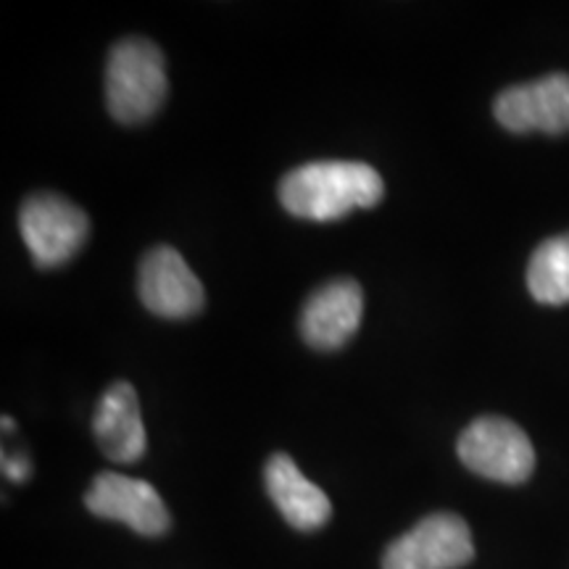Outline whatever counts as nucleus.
<instances>
[{"label":"nucleus","instance_id":"nucleus-1","mask_svg":"<svg viewBox=\"0 0 569 569\" xmlns=\"http://www.w3.org/2000/svg\"><path fill=\"white\" fill-rule=\"evenodd\" d=\"M386 196L380 172L365 161H315L282 177L280 203L309 222H332L356 209H372Z\"/></svg>","mask_w":569,"mask_h":569},{"label":"nucleus","instance_id":"nucleus-2","mask_svg":"<svg viewBox=\"0 0 569 569\" xmlns=\"http://www.w3.org/2000/svg\"><path fill=\"white\" fill-rule=\"evenodd\" d=\"M163 53L151 40L127 38L113 46L106 67V103L122 124L148 122L167 98Z\"/></svg>","mask_w":569,"mask_h":569},{"label":"nucleus","instance_id":"nucleus-3","mask_svg":"<svg viewBox=\"0 0 569 569\" xmlns=\"http://www.w3.org/2000/svg\"><path fill=\"white\" fill-rule=\"evenodd\" d=\"M459 459L480 478L519 486L536 469V451L525 430L503 417H480L461 432Z\"/></svg>","mask_w":569,"mask_h":569},{"label":"nucleus","instance_id":"nucleus-4","mask_svg":"<svg viewBox=\"0 0 569 569\" xmlns=\"http://www.w3.org/2000/svg\"><path fill=\"white\" fill-rule=\"evenodd\" d=\"M19 230L38 267H61L80 253L90 234L88 213L56 193L30 196L19 211Z\"/></svg>","mask_w":569,"mask_h":569},{"label":"nucleus","instance_id":"nucleus-5","mask_svg":"<svg viewBox=\"0 0 569 569\" xmlns=\"http://www.w3.org/2000/svg\"><path fill=\"white\" fill-rule=\"evenodd\" d=\"M475 557L472 532L459 515H430L388 546L382 569H461Z\"/></svg>","mask_w":569,"mask_h":569},{"label":"nucleus","instance_id":"nucleus-6","mask_svg":"<svg viewBox=\"0 0 569 569\" xmlns=\"http://www.w3.org/2000/svg\"><path fill=\"white\" fill-rule=\"evenodd\" d=\"M138 293L146 309L163 319L196 317L206 303L201 280L172 246H156L142 256Z\"/></svg>","mask_w":569,"mask_h":569},{"label":"nucleus","instance_id":"nucleus-7","mask_svg":"<svg viewBox=\"0 0 569 569\" xmlns=\"http://www.w3.org/2000/svg\"><path fill=\"white\" fill-rule=\"evenodd\" d=\"M84 507L96 517L122 522L148 538L163 536L172 525V515L151 482L117 472H101L92 480Z\"/></svg>","mask_w":569,"mask_h":569},{"label":"nucleus","instance_id":"nucleus-8","mask_svg":"<svg viewBox=\"0 0 569 569\" xmlns=\"http://www.w3.org/2000/svg\"><path fill=\"white\" fill-rule=\"evenodd\" d=\"M493 111L498 124L509 132L565 134L569 132V74L557 71L503 90L496 98Z\"/></svg>","mask_w":569,"mask_h":569},{"label":"nucleus","instance_id":"nucleus-9","mask_svg":"<svg viewBox=\"0 0 569 569\" xmlns=\"http://www.w3.org/2000/svg\"><path fill=\"white\" fill-rule=\"evenodd\" d=\"M365 315V293L356 280H332L301 311V336L317 351H338L356 336Z\"/></svg>","mask_w":569,"mask_h":569},{"label":"nucleus","instance_id":"nucleus-10","mask_svg":"<svg viewBox=\"0 0 569 569\" xmlns=\"http://www.w3.org/2000/svg\"><path fill=\"white\" fill-rule=\"evenodd\" d=\"M92 436L106 459L132 465L146 453L148 438L140 417L138 393L130 382H113L106 388L92 417Z\"/></svg>","mask_w":569,"mask_h":569},{"label":"nucleus","instance_id":"nucleus-11","mask_svg":"<svg viewBox=\"0 0 569 569\" xmlns=\"http://www.w3.org/2000/svg\"><path fill=\"white\" fill-rule=\"evenodd\" d=\"M264 482L280 515L296 530L311 532L330 522L332 503L322 488H317L288 453H274L267 461Z\"/></svg>","mask_w":569,"mask_h":569},{"label":"nucleus","instance_id":"nucleus-12","mask_svg":"<svg viewBox=\"0 0 569 569\" xmlns=\"http://www.w3.org/2000/svg\"><path fill=\"white\" fill-rule=\"evenodd\" d=\"M528 290L543 306L569 303V234L536 248L528 267Z\"/></svg>","mask_w":569,"mask_h":569},{"label":"nucleus","instance_id":"nucleus-13","mask_svg":"<svg viewBox=\"0 0 569 569\" xmlns=\"http://www.w3.org/2000/svg\"><path fill=\"white\" fill-rule=\"evenodd\" d=\"M3 472H6V478L13 480V482H24L27 478H30L32 465H30V459H27V457H9V453H6V457H3Z\"/></svg>","mask_w":569,"mask_h":569}]
</instances>
